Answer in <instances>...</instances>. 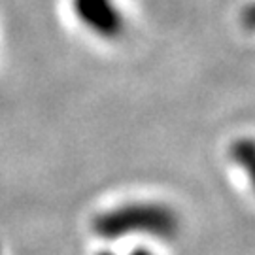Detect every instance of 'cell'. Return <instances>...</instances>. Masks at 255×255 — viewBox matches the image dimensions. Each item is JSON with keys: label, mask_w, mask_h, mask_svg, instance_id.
Returning a JSON list of instances; mask_svg holds the SVG:
<instances>
[{"label": "cell", "mask_w": 255, "mask_h": 255, "mask_svg": "<svg viewBox=\"0 0 255 255\" xmlns=\"http://www.w3.org/2000/svg\"><path fill=\"white\" fill-rule=\"evenodd\" d=\"M231 161L248 176L255 189V140L254 138H238L229 149Z\"/></svg>", "instance_id": "3957f363"}, {"label": "cell", "mask_w": 255, "mask_h": 255, "mask_svg": "<svg viewBox=\"0 0 255 255\" xmlns=\"http://www.w3.org/2000/svg\"><path fill=\"white\" fill-rule=\"evenodd\" d=\"M244 19H246V25L250 28H255V4H252L250 8L244 11Z\"/></svg>", "instance_id": "277c9868"}, {"label": "cell", "mask_w": 255, "mask_h": 255, "mask_svg": "<svg viewBox=\"0 0 255 255\" xmlns=\"http://www.w3.org/2000/svg\"><path fill=\"white\" fill-rule=\"evenodd\" d=\"M0 255H2V252H0Z\"/></svg>", "instance_id": "8992f818"}, {"label": "cell", "mask_w": 255, "mask_h": 255, "mask_svg": "<svg viewBox=\"0 0 255 255\" xmlns=\"http://www.w3.org/2000/svg\"><path fill=\"white\" fill-rule=\"evenodd\" d=\"M180 219L170 206L161 202H128L101 212L93 219V233L104 240L130 235L170 238L178 233Z\"/></svg>", "instance_id": "6da1fadb"}, {"label": "cell", "mask_w": 255, "mask_h": 255, "mask_svg": "<svg viewBox=\"0 0 255 255\" xmlns=\"http://www.w3.org/2000/svg\"><path fill=\"white\" fill-rule=\"evenodd\" d=\"M64 11L70 25L93 42L118 44L130 28L123 0H64Z\"/></svg>", "instance_id": "7a4b0ae2"}, {"label": "cell", "mask_w": 255, "mask_h": 255, "mask_svg": "<svg viewBox=\"0 0 255 255\" xmlns=\"http://www.w3.org/2000/svg\"><path fill=\"white\" fill-rule=\"evenodd\" d=\"M97 255H118V254H114V252H99ZM128 255H153L149 250H146V248H136V250H132Z\"/></svg>", "instance_id": "5b68a950"}]
</instances>
